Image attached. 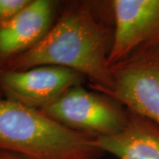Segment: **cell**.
<instances>
[{"label": "cell", "instance_id": "cell-8", "mask_svg": "<svg viewBox=\"0 0 159 159\" xmlns=\"http://www.w3.org/2000/svg\"><path fill=\"white\" fill-rule=\"evenodd\" d=\"M101 152L118 159H159V125L128 110V122L119 134L95 138Z\"/></svg>", "mask_w": 159, "mask_h": 159}, {"label": "cell", "instance_id": "cell-1", "mask_svg": "<svg viewBox=\"0 0 159 159\" xmlns=\"http://www.w3.org/2000/svg\"><path fill=\"white\" fill-rule=\"evenodd\" d=\"M107 36L86 4H74L29 51L12 58L1 71H22L39 66L71 69L87 77L108 96L112 74L108 66Z\"/></svg>", "mask_w": 159, "mask_h": 159}, {"label": "cell", "instance_id": "cell-4", "mask_svg": "<svg viewBox=\"0 0 159 159\" xmlns=\"http://www.w3.org/2000/svg\"><path fill=\"white\" fill-rule=\"evenodd\" d=\"M111 70L109 97L159 125V42L142 47Z\"/></svg>", "mask_w": 159, "mask_h": 159}, {"label": "cell", "instance_id": "cell-9", "mask_svg": "<svg viewBox=\"0 0 159 159\" xmlns=\"http://www.w3.org/2000/svg\"><path fill=\"white\" fill-rule=\"evenodd\" d=\"M31 0H0V27L18 15Z\"/></svg>", "mask_w": 159, "mask_h": 159}, {"label": "cell", "instance_id": "cell-5", "mask_svg": "<svg viewBox=\"0 0 159 159\" xmlns=\"http://www.w3.org/2000/svg\"><path fill=\"white\" fill-rule=\"evenodd\" d=\"M83 76L56 66H39L22 71H0V94L9 100L42 110L55 102Z\"/></svg>", "mask_w": 159, "mask_h": 159}, {"label": "cell", "instance_id": "cell-2", "mask_svg": "<svg viewBox=\"0 0 159 159\" xmlns=\"http://www.w3.org/2000/svg\"><path fill=\"white\" fill-rule=\"evenodd\" d=\"M95 138L0 94L1 151L26 159H96L102 152Z\"/></svg>", "mask_w": 159, "mask_h": 159}, {"label": "cell", "instance_id": "cell-6", "mask_svg": "<svg viewBox=\"0 0 159 159\" xmlns=\"http://www.w3.org/2000/svg\"><path fill=\"white\" fill-rule=\"evenodd\" d=\"M111 6L115 30L110 68L142 47L159 42V0H114Z\"/></svg>", "mask_w": 159, "mask_h": 159}, {"label": "cell", "instance_id": "cell-10", "mask_svg": "<svg viewBox=\"0 0 159 159\" xmlns=\"http://www.w3.org/2000/svg\"><path fill=\"white\" fill-rule=\"evenodd\" d=\"M0 159H26L16 155V154L10 153V152H6V151H1L0 150Z\"/></svg>", "mask_w": 159, "mask_h": 159}, {"label": "cell", "instance_id": "cell-7", "mask_svg": "<svg viewBox=\"0 0 159 159\" xmlns=\"http://www.w3.org/2000/svg\"><path fill=\"white\" fill-rule=\"evenodd\" d=\"M55 7V1L31 0L18 15L0 27V71L45 35L52 26Z\"/></svg>", "mask_w": 159, "mask_h": 159}, {"label": "cell", "instance_id": "cell-3", "mask_svg": "<svg viewBox=\"0 0 159 159\" xmlns=\"http://www.w3.org/2000/svg\"><path fill=\"white\" fill-rule=\"evenodd\" d=\"M40 111L69 128L95 137L117 134L128 122V110L122 104L80 85Z\"/></svg>", "mask_w": 159, "mask_h": 159}]
</instances>
